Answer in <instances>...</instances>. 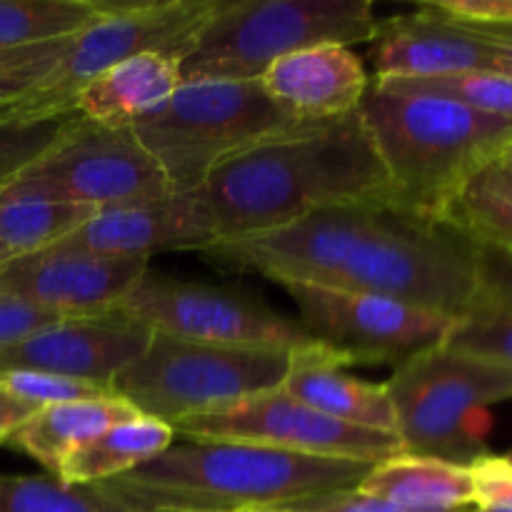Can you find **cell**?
<instances>
[{"label": "cell", "instance_id": "6da1fadb", "mask_svg": "<svg viewBox=\"0 0 512 512\" xmlns=\"http://www.w3.org/2000/svg\"><path fill=\"white\" fill-rule=\"evenodd\" d=\"M203 253L278 285L385 295L455 320L468 313L480 288V245L450 220L413 213L393 195L318 210Z\"/></svg>", "mask_w": 512, "mask_h": 512}, {"label": "cell", "instance_id": "7a4b0ae2", "mask_svg": "<svg viewBox=\"0 0 512 512\" xmlns=\"http://www.w3.org/2000/svg\"><path fill=\"white\" fill-rule=\"evenodd\" d=\"M390 195L388 170L358 110L265 140L225 160L193 190L215 243Z\"/></svg>", "mask_w": 512, "mask_h": 512}, {"label": "cell", "instance_id": "3957f363", "mask_svg": "<svg viewBox=\"0 0 512 512\" xmlns=\"http://www.w3.org/2000/svg\"><path fill=\"white\" fill-rule=\"evenodd\" d=\"M373 463L183 438L130 473L98 483L128 512H240L355 490Z\"/></svg>", "mask_w": 512, "mask_h": 512}, {"label": "cell", "instance_id": "277c9868", "mask_svg": "<svg viewBox=\"0 0 512 512\" xmlns=\"http://www.w3.org/2000/svg\"><path fill=\"white\" fill-rule=\"evenodd\" d=\"M393 200L428 218L448 220L460 190L512 148V123L428 90L370 78L360 100Z\"/></svg>", "mask_w": 512, "mask_h": 512}, {"label": "cell", "instance_id": "5b68a950", "mask_svg": "<svg viewBox=\"0 0 512 512\" xmlns=\"http://www.w3.org/2000/svg\"><path fill=\"white\" fill-rule=\"evenodd\" d=\"M318 120L275 103L260 80H190L133 125L173 193H193L215 168L255 145Z\"/></svg>", "mask_w": 512, "mask_h": 512}, {"label": "cell", "instance_id": "8992f818", "mask_svg": "<svg viewBox=\"0 0 512 512\" xmlns=\"http://www.w3.org/2000/svg\"><path fill=\"white\" fill-rule=\"evenodd\" d=\"M378 25L370 0H220L180 53V80H260L313 45L373 43Z\"/></svg>", "mask_w": 512, "mask_h": 512}, {"label": "cell", "instance_id": "52a82bcc", "mask_svg": "<svg viewBox=\"0 0 512 512\" xmlns=\"http://www.w3.org/2000/svg\"><path fill=\"white\" fill-rule=\"evenodd\" d=\"M403 453L473 465L490 453L488 408L512 400V368L438 345L385 383Z\"/></svg>", "mask_w": 512, "mask_h": 512}, {"label": "cell", "instance_id": "ba28073f", "mask_svg": "<svg viewBox=\"0 0 512 512\" xmlns=\"http://www.w3.org/2000/svg\"><path fill=\"white\" fill-rule=\"evenodd\" d=\"M290 353L153 333L143 355L113 380L110 390L138 415L178 425L278 390L288 375Z\"/></svg>", "mask_w": 512, "mask_h": 512}, {"label": "cell", "instance_id": "9c48e42d", "mask_svg": "<svg viewBox=\"0 0 512 512\" xmlns=\"http://www.w3.org/2000/svg\"><path fill=\"white\" fill-rule=\"evenodd\" d=\"M218 5L220 0H108L105 13L70 38L53 73L15 105L10 120L73 113L75 98L90 80L135 55L160 53L178 60Z\"/></svg>", "mask_w": 512, "mask_h": 512}, {"label": "cell", "instance_id": "30bf717a", "mask_svg": "<svg viewBox=\"0 0 512 512\" xmlns=\"http://www.w3.org/2000/svg\"><path fill=\"white\" fill-rule=\"evenodd\" d=\"M5 188L93 210L148 203L170 195L168 180L130 128L83 120Z\"/></svg>", "mask_w": 512, "mask_h": 512}, {"label": "cell", "instance_id": "8fae6325", "mask_svg": "<svg viewBox=\"0 0 512 512\" xmlns=\"http://www.w3.org/2000/svg\"><path fill=\"white\" fill-rule=\"evenodd\" d=\"M298 305L305 338L350 365H395L443 345L455 318L410 305L398 298L320 288L283 285Z\"/></svg>", "mask_w": 512, "mask_h": 512}, {"label": "cell", "instance_id": "7c38bea8", "mask_svg": "<svg viewBox=\"0 0 512 512\" xmlns=\"http://www.w3.org/2000/svg\"><path fill=\"white\" fill-rule=\"evenodd\" d=\"M153 333L235 348L298 350L308 345L298 320L240 290L153 275L148 270L120 308Z\"/></svg>", "mask_w": 512, "mask_h": 512}, {"label": "cell", "instance_id": "4fadbf2b", "mask_svg": "<svg viewBox=\"0 0 512 512\" xmlns=\"http://www.w3.org/2000/svg\"><path fill=\"white\" fill-rule=\"evenodd\" d=\"M175 438L235 440L285 453L383 463L403 453L398 435L345 425L290 398L283 390L255 395L215 413L195 415L173 425Z\"/></svg>", "mask_w": 512, "mask_h": 512}, {"label": "cell", "instance_id": "5bb4252c", "mask_svg": "<svg viewBox=\"0 0 512 512\" xmlns=\"http://www.w3.org/2000/svg\"><path fill=\"white\" fill-rule=\"evenodd\" d=\"M148 270V258L100 255L58 243L0 263V290L60 318H95L120 313Z\"/></svg>", "mask_w": 512, "mask_h": 512}, {"label": "cell", "instance_id": "9a60e30c", "mask_svg": "<svg viewBox=\"0 0 512 512\" xmlns=\"http://www.w3.org/2000/svg\"><path fill=\"white\" fill-rule=\"evenodd\" d=\"M153 330L125 313L63 318L0 350V373L30 370L110 388L143 355Z\"/></svg>", "mask_w": 512, "mask_h": 512}, {"label": "cell", "instance_id": "2e32d148", "mask_svg": "<svg viewBox=\"0 0 512 512\" xmlns=\"http://www.w3.org/2000/svg\"><path fill=\"white\" fill-rule=\"evenodd\" d=\"M375 80H430L463 73H512V45L440 18L420 5L378 25Z\"/></svg>", "mask_w": 512, "mask_h": 512}, {"label": "cell", "instance_id": "e0dca14e", "mask_svg": "<svg viewBox=\"0 0 512 512\" xmlns=\"http://www.w3.org/2000/svg\"><path fill=\"white\" fill-rule=\"evenodd\" d=\"M215 243L193 193L95 210L63 245L100 255L148 258L165 250H205Z\"/></svg>", "mask_w": 512, "mask_h": 512}, {"label": "cell", "instance_id": "ac0fdd59", "mask_svg": "<svg viewBox=\"0 0 512 512\" xmlns=\"http://www.w3.org/2000/svg\"><path fill=\"white\" fill-rule=\"evenodd\" d=\"M265 93L303 120H333L355 113L370 78L345 45L323 43L285 55L260 78Z\"/></svg>", "mask_w": 512, "mask_h": 512}, {"label": "cell", "instance_id": "d6986e66", "mask_svg": "<svg viewBox=\"0 0 512 512\" xmlns=\"http://www.w3.org/2000/svg\"><path fill=\"white\" fill-rule=\"evenodd\" d=\"M348 368L345 358L308 343L290 353L288 375L280 390L345 425L395 435V413L385 383L355 378Z\"/></svg>", "mask_w": 512, "mask_h": 512}, {"label": "cell", "instance_id": "ffe728a7", "mask_svg": "<svg viewBox=\"0 0 512 512\" xmlns=\"http://www.w3.org/2000/svg\"><path fill=\"white\" fill-rule=\"evenodd\" d=\"M180 83L175 58L135 55L90 80L75 98L73 110L103 128H133L140 118L158 110Z\"/></svg>", "mask_w": 512, "mask_h": 512}, {"label": "cell", "instance_id": "44dd1931", "mask_svg": "<svg viewBox=\"0 0 512 512\" xmlns=\"http://www.w3.org/2000/svg\"><path fill=\"white\" fill-rule=\"evenodd\" d=\"M135 415L138 413L118 395L45 405V408L33 410L5 443L38 460L48 470V475L55 478L60 465L70 455L93 443L113 425L135 418Z\"/></svg>", "mask_w": 512, "mask_h": 512}, {"label": "cell", "instance_id": "7402d4cb", "mask_svg": "<svg viewBox=\"0 0 512 512\" xmlns=\"http://www.w3.org/2000/svg\"><path fill=\"white\" fill-rule=\"evenodd\" d=\"M358 490L410 512L475 510L470 470L423 455L398 453L383 463H375Z\"/></svg>", "mask_w": 512, "mask_h": 512}, {"label": "cell", "instance_id": "603a6c76", "mask_svg": "<svg viewBox=\"0 0 512 512\" xmlns=\"http://www.w3.org/2000/svg\"><path fill=\"white\" fill-rule=\"evenodd\" d=\"M175 443L173 425L135 415L105 430L100 438L80 448L60 465L55 478L63 485H98L130 473L158 458Z\"/></svg>", "mask_w": 512, "mask_h": 512}, {"label": "cell", "instance_id": "cb8c5ba5", "mask_svg": "<svg viewBox=\"0 0 512 512\" xmlns=\"http://www.w3.org/2000/svg\"><path fill=\"white\" fill-rule=\"evenodd\" d=\"M95 215L93 208L43 195L0 188V245L10 255H28L63 243Z\"/></svg>", "mask_w": 512, "mask_h": 512}, {"label": "cell", "instance_id": "d4e9b609", "mask_svg": "<svg viewBox=\"0 0 512 512\" xmlns=\"http://www.w3.org/2000/svg\"><path fill=\"white\" fill-rule=\"evenodd\" d=\"M458 225L483 248L512 255V168L503 160L485 165L465 183L448 210Z\"/></svg>", "mask_w": 512, "mask_h": 512}, {"label": "cell", "instance_id": "484cf974", "mask_svg": "<svg viewBox=\"0 0 512 512\" xmlns=\"http://www.w3.org/2000/svg\"><path fill=\"white\" fill-rule=\"evenodd\" d=\"M108 0H0V48L70 40L105 13Z\"/></svg>", "mask_w": 512, "mask_h": 512}, {"label": "cell", "instance_id": "4316f807", "mask_svg": "<svg viewBox=\"0 0 512 512\" xmlns=\"http://www.w3.org/2000/svg\"><path fill=\"white\" fill-rule=\"evenodd\" d=\"M0 512H128L98 485H63L53 475L0 473Z\"/></svg>", "mask_w": 512, "mask_h": 512}, {"label": "cell", "instance_id": "83f0119b", "mask_svg": "<svg viewBox=\"0 0 512 512\" xmlns=\"http://www.w3.org/2000/svg\"><path fill=\"white\" fill-rule=\"evenodd\" d=\"M83 120V115L75 110L35 120H0V188L35 160L43 158Z\"/></svg>", "mask_w": 512, "mask_h": 512}, {"label": "cell", "instance_id": "f1b7e54d", "mask_svg": "<svg viewBox=\"0 0 512 512\" xmlns=\"http://www.w3.org/2000/svg\"><path fill=\"white\" fill-rule=\"evenodd\" d=\"M448 348L512 368V308L475 300L443 340Z\"/></svg>", "mask_w": 512, "mask_h": 512}, {"label": "cell", "instance_id": "f546056e", "mask_svg": "<svg viewBox=\"0 0 512 512\" xmlns=\"http://www.w3.org/2000/svg\"><path fill=\"white\" fill-rule=\"evenodd\" d=\"M398 88L448 95L468 108L512 123V73H463L430 80H380Z\"/></svg>", "mask_w": 512, "mask_h": 512}, {"label": "cell", "instance_id": "4dcf8cb0", "mask_svg": "<svg viewBox=\"0 0 512 512\" xmlns=\"http://www.w3.org/2000/svg\"><path fill=\"white\" fill-rule=\"evenodd\" d=\"M0 388L13 395L20 403L30 405L33 410L45 408V405L73 403V400H93L115 395L110 388L83 383V380L63 378V375L50 373H30V370H10L0 373Z\"/></svg>", "mask_w": 512, "mask_h": 512}, {"label": "cell", "instance_id": "1f68e13d", "mask_svg": "<svg viewBox=\"0 0 512 512\" xmlns=\"http://www.w3.org/2000/svg\"><path fill=\"white\" fill-rule=\"evenodd\" d=\"M478 510H512V458L485 453L468 465Z\"/></svg>", "mask_w": 512, "mask_h": 512}, {"label": "cell", "instance_id": "d6a6232c", "mask_svg": "<svg viewBox=\"0 0 512 512\" xmlns=\"http://www.w3.org/2000/svg\"><path fill=\"white\" fill-rule=\"evenodd\" d=\"M63 320L60 315L20 298V295L0 290V350L30 338L38 330Z\"/></svg>", "mask_w": 512, "mask_h": 512}, {"label": "cell", "instance_id": "836d02e7", "mask_svg": "<svg viewBox=\"0 0 512 512\" xmlns=\"http://www.w3.org/2000/svg\"><path fill=\"white\" fill-rule=\"evenodd\" d=\"M512 308V255L480 245L478 298Z\"/></svg>", "mask_w": 512, "mask_h": 512}, {"label": "cell", "instance_id": "e575fe53", "mask_svg": "<svg viewBox=\"0 0 512 512\" xmlns=\"http://www.w3.org/2000/svg\"><path fill=\"white\" fill-rule=\"evenodd\" d=\"M283 512H410V510L388 503V500L365 495L355 488V490H343V493L323 495V498L303 500V503L285 505Z\"/></svg>", "mask_w": 512, "mask_h": 512}, {"label": "cell", "instance_id": "d590c367", "mask_svg": "<svg viewBox=\"0 0 512 512\" xmlns=\"http://www.w3.org/2000/svg\"><path fill=\"white\" fill-rule=\"evenodd\" d=\"M30 413H33L30 405L20 403V400H15L13 395L0 388V443H5Z\"/></svg>", "mask_w": 512, "mask_h": 512}, {"label": "cell", "instance_id": "8d00e7d4", "mask_svg": "<svg viewBox=\"0 0 512 512\" xmlns=\"http://www.w3.org/2000/svg\"><path fill=\"white\" fill-rule=\"evenodd\" d=\"M478 33H485V35H490V38L503 40V43L512 45V25L510 28H498V30H478Z\"/></svg>", "mask_w": 512, "mask_h": 512}, {"label": "cell", "instance_id": "74e56055", "mask_svg": "<svg viewBox=\"0 0 512 512\" xmlns=\"http://www.w3.org/2000/svg\"><path fill=\"white\" fill-rule=\"evenodd\" d=\"M8 258H13V255H10L8 250H5L3 245H0V263H5V260H8Z\"/></svg>", "mask_w": 512, "mask_h": 512}, {"label": "cell", "instance_id": "f35d334b", "mask_svg": "<svg viewBox=\"0 0 512 512\" xmlns=\"http://www.w3.org/2000/svg\"><path fill=\"white\" fill-rule=\"evenodd\" d=\"M500 160H503V163H505V165H510V168H512V148H510V150H508V153H505V155H503V158H500Z\"/></svg>", "mask_w": 512, "mask_h": 512}, {"label": "cell", "instance_id": "ab89813d", "mask_svg": "<svg viewBox=\"0 0 512 512\" xmlns=\"http://www.w3.org/2000/svg\"><path fill=\"white\" fill-rule=\"evenodd\" d=\"M240 512H283V510H240Z\"/></svg>", "mask_w": 512, "mask_h": 512}, {"label": "cell", "instance_id": "60d3db41", "mask_svg": "<svg viewBox=\"0 0 512 512\" xmlns=\"http://www.w3.org/2000/svg\"><path fill=\"white\" fill-rule=\"evenodd\" d=\"M473 512H512V510H478V508H475Z\"/></svg>", "mask_w": 512, "mask_h": 512}]
</instances>
